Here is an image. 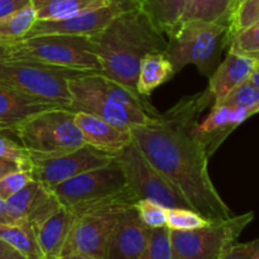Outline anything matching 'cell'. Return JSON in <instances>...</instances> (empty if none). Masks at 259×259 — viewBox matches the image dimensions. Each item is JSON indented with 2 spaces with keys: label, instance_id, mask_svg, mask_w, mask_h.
<instances>
[{
  "label": "cell",
  "instance_id": "cell-21",
  "mask_svg": "<svg viewBox=\"0 0 259 259\" xmlns=\"http://www.w3.org/2000/svg\"><path fill=\"white\" fill-rule=\"evenodd\" d=\"M37 20H57L75 17L109 4L110 0H32Z\"/></svg>",
  "mask_w": 259,
  "mask_h": 259
},
{
  "label": "cell",
  "instance_id": "cell-14",
  "mask_svg": "<svg viewBox=\"0 0 259 259\" xmlns=\"http://www.w3.org/2000/svg\"><path fill=\"white\" fill-rule=\"evenodd\" d=\"M153 229L138 217L136 207L129 206L114 227L105 249V259H137L148 245Z\"/></svg>",
  "mask_w": 259,
  "mask_h": 259
},
{
  "label": "cell",
  "instance_id": "cell-36",
  "mask_svg": "<svg viewBox=\"0 0 259 259\" xmlns=\"http://www.w3.org/2000/svg\"><path fill=\"white\" fill-rule=\"evenodd\" d=\"M32 0H0V18L32 4Z\"/></svg>",
  "mask_w": 259,
  "mask_h": 259
},
{
  "label": "cell",
  "instance_id": "cell-29",
  "mask_svg": "<svg viewBox=\"0 0 259 259\" xmlns=\"http://www.w3.org/2000/svg\"><path fill=\"white\" fill-rule=\"evenodd\" d=\"M259 22V0H243L233 10L229 19V42L238 32Z\"/></svg>",
  "mask_w": 259,
  "mask_h": 259
},
{
  "label": "cell",
  "instance_id": "cell-37",
  "mask_svg": "<svg viewBox=\"0 0 259 259\" xmlns=\"http://www.w3.org/2000/svg\"><path fill=\"white\" fill-rule=\"evenodd\" d=\"M19 169H30V164L12 161V159L0 158V180L7 176V175L12 174L14 171H19Z\"/></svg>",
  "mask_w": 259,
  "mask_h": 259
},
{
  "label": "cell",
  "instance_id": "cell-45",
  "mask_svg": "<svg viewBox=\"0 0 259 259\" xmlns=\"http://www.w3.org/2000/svg\"><path fill=\"white\" fill-rule=\"evenodd\" d=\"M235 3H237V0H234V7H235Z\"/></svg>",
  "mask_w": 259,
  "mask_h": 259
},
{
  "label": "cell",
  "instance_id": "cell-7",
  "mask_svg": "<svg viewBox=\"0 0 259 259\" xmlns=\"http://www.w3.org/2000/svg\"><path fill=\"white\" fill-rule=\"evenodd\" d=\"M10 60H25L89 73H101V66L89 37L45 34L12 43Z\"/></svg>",
  "mask_w": 259,
  "mask_h": 259
},
{
  "label": "cell",
  "instance_id": "cell-22",
  "mask_svg": "<svg viewBox=\"0 0 259 259\" xmlns=\"http://www.w3.org/2000/svg\"><path fill=\"white\" fill-rule=\"evenodd\" d=\"M139 8L159 32L171 35L181 23L185 0H139Z\"/></svg>",
  "mask_w": 259,
  "mask_h": 259
},
{
  "label": "cell",
  "instance_id": "cell-16",
  "mask_svg": "<svg viewBox=\"0 0 259 259\" xmlns=\"http://www.w3.org/2000/svg\"><path fill=\"white\" fill-rule=\"evenodd\" d=\"M75 113V121L85 143L99 151L116 154L133 139L128 129L118 128L93 114L83 111Z\"/></svg>",
  "mask_w": 259,
  "mask_h": 259
},
{
  "label": "cell",
  "instance_id": "cell-17",
  "mask_svg": "<svg viewBox=\"0 0 259 259\" xmlns=\"http://www.w3.org/2000/svg\"><path fill=\"white\" fill-rule=\"evenodd\" d=\"M255 66L257 62L247 56L228 52L225 60L219 63L209 78L206 91L212 98L214 104L224 99L243 82L249 80Z\"/></svg>",
  "mask_w": 259,
  "mask_h": 259
},
{
  "label": "cell",
  "instance_id": "cell-30",
  "mask_svg": "<svg viewBox=\"0 0 259 259\" xmlns=\"http://www.w3.org/2000/svg\"><path fill=\"white\" fill-rule=\"evenodd\" d=\"M209 223V220H206L192 209H185V207L167 209L166 227L169 230H180V232L195 230L205 227Z\"/></svg>",
  "mask_w": 259,
  "mask_h": 259
},
{
  "label": "cell",
  "instance_id": "cell-26",
  "mask_svg": "<svg viewBox=\"0 0 259 259\" xmlns=\"http://www.w3.org/2000/svg\"><path fill=\"white\" fill-rule=\"evenodd\" d=\"M37 20L32 4L0 18V45H12L23 39Z\"/></svg>",
  "mask_w": 259,
  "mask_h": 259
},
{
  "label": "cell",
  "instance_id": "cell-4",
  "mask_svg": "<svg viewBox=\"0 0 259 259\" xmlns=\"http://www.w3.org/2000/svg\"><path fill=\"white\" fill-rule=\"evenodd\" d=\"M50 191L76 218L110 202L125 201L134 205L138 201L116 158L105 166L66 180L51 187Z\"/></svg>",
  "mask_w": 259,
  "mask_h": 259
},
{
  "label": "cell",
  "instance_id": "cell-11",
  "mask_svg": "<svg viewBox=\"0 0 259 259\" xmlns=\"http://www.w3.org/2000/svg\"><path fill=\"white\" fill-rule=\"evenodd\" d=\"M129 206H133V204L110 202L76 218L61 255L78 253L95 259H105L109 237L121 214Z\"/></svg>",
  "mask_w": 259,
  "mask_h": 259
},
{
  "label": "cell",
  "instance_id": "cell-15",
  "mask_svg": "<svg viewBox=\"0 0 259 259\" xmlns=\"http://www.w3.org/2000/svg\"><path fill=\"white\" fill-rule=\"evenodd\" d=\"M252 115L250 111L244 109L214 104L209 115L201 123L196 121L192 125V134L201 142L209 157H211L230 133Z\"/></svg>",
  "mask_w": 259,
  "mask_h": 259
},
{
  "label": "cell",
  "instance_id": "cell-9",
  "mask_svg": "<svg viewBox=\"0 0 259 259\" xmlns=\"http://www.w3.org/2000/svg\"><path fill=\"white\" fill-rule=\"evenodd\" d=\"M254 219V212L210 222L195 230H169L172 259H218L235 244L243 230Z\"/></svg>",
  "mask_w": 259,
  "mask_h": 259
},
{
  "label": "cell",
  "instance_id": "cell-33",
  "mask_svg": "<svg viewBox=\"0 0 259 259\" xmlns=\"http://www.w3.org/2000/svg\"><path fill=\"white\" fill-rule=\"evenodd\" d=\"M33 180L30 169H19L0 180V197L8 200Z\"/></svg>",
  "mask_w": 259,
  "mask_h": 259
},
{
  "label": "cell",
  "instance_id": "cell-2",
  "mask_svg": "<svg viewBox=\"0 0 259 259\" xmlns=\"http://www.w3.org/2000/svg\"><path fill=\"white\" fill-rule=\"evenodd\" d=\"M101 73L137 91L139 66L149 53L166 52L167 39L139 8L116 15L101 32L93 35Z\"/></svg>",
  "mask_w": 259,
  "mask_h": 259
},
{
  "label": "cell",
  "instance_id": "cell-27",
  "mask_svg": "<svg viewBox=\"0 0 259 259\" xmlns=\"http://www.w3.org/2000/svg\"><path fill=\"white\" fill-rule=\"evenodd\" d=\"M215 104L234 109H244L254 115L259 113V89L252 81L247 80Z\"/></svg>",
  "mask_w": 259,
  "mask_h": 259
},
{
  "label": "cell",
  "instance_id": "cell-1",
  "mask_svg": "<svg viewBox=\"0 0 259 259\" xmlns=\"http://www.w3.org/2000/svg\"><path fill=\"white\" fill-rule=\"evenodd\" d=\"M214 100L206 90L184 98L149 124L131 128L132 138L146 156L184 195L194 211L209 222L234 217L209 174V154L192 134V125Z\"/></svg>",
  "mask_w": 259,
  "mask_h": 259
},
{
  "label": "cell",
  "instance_id": "cell-12",
  "mask_svg": "<svg viewBox=\"0 0 259 259\" xmlns=\"http://www.w3.org/2000/svg\"><path fill=\"white\" fill-rule=\"evenodd\" d=\"M33 180L50 190L77 175L103 167L115 159L116 154L99 151L89 144L58 154L29 153Z\"/></svg>",
  "mask_w": 259,
  "mask_h": 259
},
{
  "label": "cell",
  "instance_id": "cell-6",
  "mask_svg": "<svg viewBox=\"0 0 259 259\" xmlns=\"http://www.w3.org/2000/svg\"><path fill=\"white\" fill-rule=\"evenodd\" d=\"M89 72L25 60L0 61V83L19 93L56 105L72 103L68 80Z\"/></svg>",
  "mask_w": 259,
  "mask_h": 259
},
{
  "label": "cell",
  "instance_id": "cell-32",
  "mask_svg": "<svg viewBox=\"0 0 259 259\" xmlns=\"http://www.w3.org/2000/svg\"><path fill=\"white\" fill-rule=\"evenodd\" d=\"M138 217L147 227L156 228L166 227L167 223V207L153 200L142 199L134 204Z\"/></svg>",
  "mask_w": 259,
  "mask_h": 259
},
{
  "label": "cell",
  "instance_id": "cell-41",
  "mask_svg": "<svg viewBox=\"0 0 259 259\" xmlns=\"http://www.w3.org/2000/svg\"><path fill=\"white\" fill-rule=\"evenodd\" d=\"M58 259H95V258L89 257V255H85V254H78V253H72V254L61 255Z\"/></svg>",
  "mask_w": 259,
  "mask_h": 259
},
{
  "label": "cell",
  "instance_id": "cell-23",
  "mask_svg": "<svg viewBox=\"0 0 259 259\" xmlns=\"http://www.w3.org/2000/svg\"><path fill=\"white\" fill-rule=\"evenodd\" d=\"M233 10L234 0H185L181 22L199 19L229 25Z\"/></svg>",
  "mask_w": 259,
  "mask_h": 259
},
{
  "label": "cell",
  "instance_id": "cell-18",
  "mask_svg": "<svg viewBox=\"0 0 259 259\" xmlns=\"http://www.w3.org/2000/svg\"><path fill=\"white\" fill-rule=\"evenodd\" d=\"M60 105L39 100L0 83V132L13 133L15 126L34 114Z\"/></svg>",
  "mask_w": 259,
  "mask_h": 259
},
{
  "label": "cell",
  "instance_id": "cell-24",
  "mask_svg": "<svg viewBox=\"0 0 259 259\" xmlns=\"http://www.w3.org/2000/svg\"><path fill=\"white\" fill-rule=\"evenodd\" d=\"M0 240L17 249L28 259H45L37 237L27 223L23 224H0Z\"/></svg>",
  "mask_w": 259,
  "mask_h": 259
},
{
  "label": "cell",
  "instance_id": "cell-44",
  "mask_svg": "<svg viewBox=\"0 0 259 259\" xmlns=\"http://www.w3.org/2000/svg\"><path fill=\"white\" fill-rule=\"evenodd\" d=\"M240 2H243V0H237V3H235V7H237V5H238V4H239V3H240ZM235 7H234V9H235Z\"/></svg>",
  "mask_w": 259,
  "mask_h": 259
},
{
  "label": "cell",
  "instance_id": "cell-42",
  "mask_svg": "<svg viewBox=\"0 0 259 259\" xmlns=\"http://www.w3.org/2000/svg\"><path fill=\"white\" fill-rule=\"evenodd\" d=\"M249 80L252 81V82L254 83V85L259 89V62L257 63V66H255L254 70H253V72H252V75H250Z\"/></svg>",
  "mask_w": 259,
  "mask_h": 259
},
{
  "label": "cell",
  "instance_id": "cell-5",
  "mask_svg": "<svg viewBox=\"0 0 259 259\" xmlns=\"http://www.w3.org/2000/svg\"><path fill=\"white\" fill-rule=\"evenodd\" d=\"M166 55L175 72L185 66L195 65L205 76L211 75L219 66L223 50L229 46V25L206 20L181 22L168 35Z\"/></svg>",
  "mask_w": 259,
  "mask_h": 259
},
{
  "label": "cell",
  "instance_id": "cell-31",
  "mask_svg": "<svg viewBox=\"0 0 259 259\" xmlns=\"http://www.w3.org/2000/svg\"><path fill=\"white\" fill-rule=\"evenodd\" d=\"M137 259H172L168 228L162 227L153 229L148 245Z\"/></svg>",
  "mask_w": 259,
  "mask_h": 259
},
{
  "label": "cell",
  "instance_id": "cell-20",
  "mask_svg": "<svg viewBox=\"0 0 259 259\" xmlns=\"http://www.w3.org/2000/svg\"><path fill=\"white\" fill-rule=\"evenodd\" d=\"M176 75L166 52L149 53L139 66L137 91L139 95L148 98L158 86L171 80Z\"/></svg>",
  "mask_w": 259,
  "mask_h": 259
},
{
  "label": "cell",
  "instance_id": "cell-35",
  "mask_svg": "<svg viewBox=\"0 0 259 259\" xmlns=\"http://www.w3.org/2000/svg\"><path fill=\"white\" fill-rule=\"evenodd\" d=\"M259 249V238L240 244H233L227 252L218 259H250Z\"/></svg>",
  "mask_w": 259,
  "mask_h": 259
},
{
  "label": "cell",
  "instance_id": "cell-40",
  "mask_svg": "<svg viewBox=\"0 0 259 259\" xmlns=\"http://www.w3.org/2000/svg\"><path fill=\"white\" fill-rule=\"evenodd\" d=\"M13 45H0V61L10 60L13 57Z\"/></svg>",
  "mask_w": 259,
  "mask_h": 259
},
{
  "label": "cell",
  "instance_id": "cell-39",
  "mask_svg": "<svg viewBox=\"0 0 259 259\" xmlns=\"http://www.w3.org/2000/svg\"><path fill=\"white\" fill-rule=\"evenodd\" d=\"M0 224H12L7 211V202L3 197H0Z\"/></svg>",
  "mask_w": 259,
  "mask_h": 259
},
{
  "label": "cell",
  "instance_id": "cell-34",
  "mask_svg": "<svg viewBox=\"0 0 259 259\" xmlns=\"http://www.w3.org/2000/svg\"><path fill=\"white\" fill-rule=\"evenodd\" d=\"M0 158L12 159L30 164V156L28 149L10 137L5 136V132H0Z\"/></svg>",
  "mask_w": 259,
  "mask_h": 259
},
{
  "label": "cell",
  "instance_id": "cell-3",
  "mask_svg": "<svg viewBox=\"0 0 259 259\" xmlns=\"http://www.w3.org/2000/svg\"><path fill=\"white\" fill-rule=\"evenodd\" d=\"M73 111L93 114L113 125L128 129L146 125L159 111L144 96L103 73H85L68 80Z\"/></svg>",
  "mask_w": 259,
  "mask_h": 259
},
{
  "label": "cell",
  "instance_id": "cell-10",
  "mask_svg": "<svg viewBox=\"0 0 259 259\" xmlns=\"http://www.w3.org/2000/svg\"><path fill=\"white\" fill-rule=\"evenodd\" d=\"M115 158L123 168L128 186L138 200H153L167 209H191L184 195L158 169H156L133 139L116 153Z\"/></svg>",
  "mask_w": 259,
  "mask_h": 259
},
{
  "label": "cell",
  "instance_id": "cell-43",
  "mask_svg": "<svg viewBox=\"0 0 259 259\" xmlns=\"http://www.w3.org/2000/svg\"><path fill=\"white\" fill-rule=\"evenodd\" d=\"M250 259H259V249L257 250V252L254 253V255H253V257L250 258Z\"/></svg>",
  "mask_w": 259,
  "mask_h": 259
},
{
  "label": "cell",
  "instance_id": "cell-13",
  "mask_svg": "<svg viewBox=\"0 0 259 259\" xmlns=\"http://www.w3.org/2000/svg\"><path fill=\"white\" fill-rule=\"evenodd\" d=\"M139 8V0H110L98 9L89 10L75 17L57 20H35L24 38L45 34H68L93 37L104 29L116 15ZM141 9V8H139ZM23 38V39H24Z\"/></svg>",
  "mask_w": 259,
  "mask_h": 259
},
{
  "label": "cell",
  "instance_id": "cell-28",
  "mask_svg": "<svg viewBox=\"0 0 259 259\" xmlns=\"http://www.w3.org/2000/svg\"><path fill=\"white\" fill-rule=\"evenodd\" d=\"M229 52L247 56L259 62V22L238 32L230 39Z\"/></svg>",
  "mask_w": 259,
  "mask_h": 259
},
{
  "label": "cell",
  "instance_id": "cell-38",
  "mask_svg": "<svg viewBox=\"0 0 259 259\" xmlns=\"http://www.w3.org/2000/svg\"><path fill=\"white\" fill-rule=\"evenodd\" d=\"M0 259H28L24 255L20 254L17 249L10 247L5 242L0 240Z\"/></svg>",
  "mask_w": 259,
  "mask_h": 259
},
{
  "label": "cell",
  "instance_id": "cell-8",
  "mask_svg": "<svg viewBox=\"0 0 259 259\" xmlns=\"http://www.w3.org/2000/svg\"><path fill=\"white\" fill-rule=\"evenodd\" d=\"M75 114L63 106L47 109L22 121L13 134L29 153L70 152L86 144L75 121Z\"/></svg>",
  "mask_w": 259,
  "mask_h": 259
},
{
  "label": "cell",
  "instance_id": "cell-19",
  "mask_svg": "<svg viewBox=\"0 0 259 259\" xmlns=\"http://www.w3.org/2000/svg\"><path fill=\"white\" fill-rule=\"evenodd\" d=\"M75 220L76 217L70 210L61 206L34 230L45 259H58L61 257Z\"/></svg>",
  "mask_w": 259,
  "mask_h": 259
},
{
  "label": "cell",
  "instance_id": "cell-25",
  "mask_svg": "<svg viewBox=\"0 0 259 259\" xmlns=\"http://www.w3.org/2000/svg\"><path fill=\"white\" fill-rule=\"evenodd\" d=\"M46 190L47 189L43 185H40L35 180H32L17 194L5 200L7 211L12 224H23V223L27 222L28 215L35 206L40 196L45 194Z\"/></svg>",
  "mask_w": 259,
  "mask_h": 259
}]
</instances>
